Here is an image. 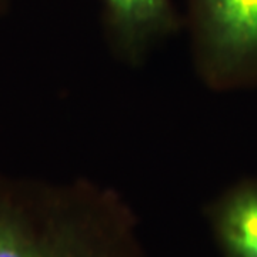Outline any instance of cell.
Segmentation results:
<instances>
[{"label": "cell", "instance_id": "6da1fadb", "mask_svg": "<svg viewBox=\"0 0 257 257\" xmlns=\"http://www.w3.org/2000/svg\"><path fill=\"white\" fill-rule=\"evenodd\" d=\"M0 257H143L139 219L113 187L0 172Z\"/></svg>", "mask_w": 257, "mask_h": 257}, {"label": "cell", "instance_id": "7a4b0ae2", "mask_svg": "<svg viewBox=\"0 0 257 257\" xmlns=\"http://www.w3.org/2000/svg\"><path fill=\"white\" fill-rule=\"evenodd\" d=\"M193 66L214 92L257 87V0H187Z\"/></svg>", "mask_w": 257, "mask_h": 257}, {"label": "cell", "instance_id": "3957f363", "mask_svg": "<svg viewBox=\"0 0 257 257\" xmlns=\"http://www.w3.org/2000/svg\"><path fill=\"white\" fill-rule=\"evenodd\" d=\"M113 53L136 67L182 26L173 0H99Z\"/></svg>", "mask_w": 257, "mask_h": 257}, {"label": "cell", "instance_id": "277c9868", "mask_svg": "<svg viewBox=\"0 0 257 257\" xmlns=\"http://www.w3.org/2000/svg\"><path fill=\"white\" fill-rule=\"evenodd\" d=\"M204 214L221 256L257 257V177L229 186Z\"/></svg>", "mask_w": 257, "mask_h": 257}, {"label": "cell", "instance_id": "5b68a950", "mask_svg": "<svg viewBox=\"0 0 257 257\" xmlns=\"http://www.w3.org/2000/svg\"><path fill=\"white\" fill-rule=\"evenodd\" d=\"M10 0H0V16H3L9 9Z\"/></svg>", "mask_w": 257, "mask_h": 257}]
</instances>
